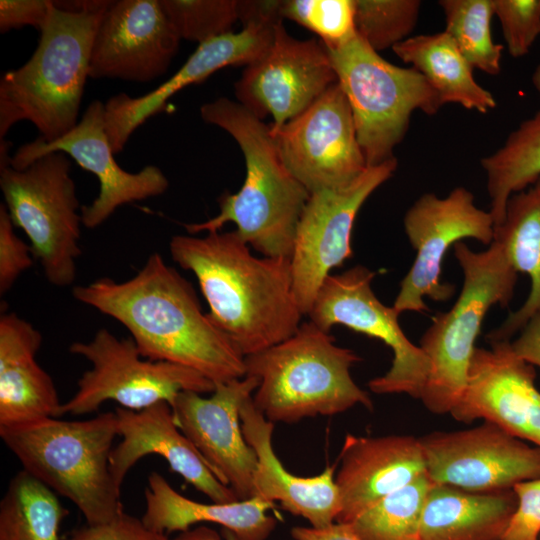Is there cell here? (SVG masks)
I'll list each match as a JSON object with an SVG mask.
<instances>
[{
  "mask_svg": "<svg viewBox=\"0 0 540 540\" xmlns=\"http://www.w3.org/2000/svg\"><path fill=\"white\" fill-rule=\"evenodd\" d=\"M72 293L121 323L146 359L192 368L214 384L246 375L245 357L202 310L192 284L158 252L126 281L103 277Z\"/></svg>",
  "mask_w": 540,
  "mask_h": 540,
  "instance_id": "cell-1",
  "label": "cell"
},
{
  "mask_svg": "<svg viewBox=\"0 0 540 540\" xmlns=\"http://www.w3.org/2000/svg\"><path fill=\"white\" fill-rule=\"evenodd\" d=\"M233 231L175 235L171 258L192 272L209 316L246 357L293 335L302 323L290 258L254 255Z\"/></svg>",
  "mask_w": 540,
  "mask_h": 540,
  "instance_id": "cell-2",
  "label": "cell"
},
{
  "mask_svg": "<svg viewBox=\"0 0 540 540\" xmlns=\"http://www.w3.org/2000/svg\"><path fill=\"white\" fill-rule=\"evenodd\" d=\"M200 113L205 122L222 128L238 143L246 175L236 193L220 196L216 216L186 224L187 232H216L234 223L240 238L261 256L290 258L310 193L281 160L270 125L224 97L204 104Z\"/></svg>",
  "mask_w": 540,
  "mask_h": 540,
  "instance_id": "cell-3",
  "label": "cell"
},
{
  "mask_svg": "<svg viewBox=\"0 0 540 540\" xmlns=\"http://www.w3.org/2000/svg\"><path fill=\"white\" fill-rule=\"evenodd\" d=\"M111 1L53 7L30 59L0 80V139L19 121L31 122L46 142L73 129L89 77L94 37Z\"/></svg>",
  "mask_w": 540,
  "mask_h": 540,
  "instance_id": "cell-4",
  "label": "cell"
},
{
  "mask_svg": "<svg viewBox=\"0 0 540 540\" xmlns=\"http://www.w3.org/2000/svg\"><path fill=\"white\" fill-rule=\"evenodd\" d=\"M5 446L24 471L68 499L87 524L108 522L124 509L110 468L118 434L115 411L86 420L55 417L0 427Z\"/></svg>",
  "mask_w": 540,
  "mask_h": 540,
  "instance_id": "cell-5",
  "label": "cell"
},
{
  "mask_svg": "<svg viewBox=\"0 0 540 540\" xmlns=\"http://www.w3.org/2000/svg\"><path fill=\"white\" fill-rule=\"evenodd\" d=\"M360 360L310 320L287 339L244 358L246 375L259 382L254 405L269 421L287 424L337 415L356 405L371 410L369 394L351 376Z\"/></svg>",
  "mask_w": 540,
  "mask_h": 540,
  "instance_id": "cell-6",
  "label": "cell"
},
{
  "mask_svg": "<svg viewBox=\"0 0 540 540\" xmlns=\"http://www.w3.org/2000/svg\"><path fill=\"white\" fill-rule=\"evenodd\" d=\"M453 249L463 273L461 292L450 310L432 318L419 344L429 363L420 400L439 415L450 414L459 403L483 319L493 305L510 303L517 281L499 242L479 252L461 241Z\"/></svg>",
  "mask_w": 540,
  "mask_h": 540,
  "instance_id": "cell-7",
  "label": "cell"
},
{
  "mask_svg": "<svg viewBox=\"0 0 540 540\" xmlns=\"http://www.w3.org/2000/svg\"><path fill=\"white\" fill-rule=\"evenodd\" d=\"M327 52L367 166L395 158L394 148L405 137L414 111L432 116L443 106L420 72L388 62L357 33Z\"/></svg>",
  "mask_w": 540,
  "mask_h": 540,
  "instance_id": "cell-8",
  "label": "cell"
},
{
  "mask_svg": "<svg viewBox=\"0 0 540 540\" xmlns=\"http://www.w3.org/2000/svg\"><path fill=\"white\" fill-rule=\"evenodd\" d=\"M0 188L15 227L24 231L45 278L57 287L76 279L82 216L71 162L51 152L17 170L0 169Z\"/></svg>",
  "mask_w": 540,
  "mask_h": 540,
  "instance_id": "cell-9",
  "label": "cell"
},
{
  "mask_svg": "<svg viewBox=\"0 0 540 540\" xmlns=\"http://www.w3.org/2000/svg\"><path fill=\"white\" fill-rule=\"evenodd\" d=\"M69 352L89 361L91 369L79 378L74 395L62 403L60 416L93 413L106 401L133 411L163 401L172 407L181 392L205 394L215 389L198 371L146 359L131 338H118L105 328L88 342L72 343Z\"/></svg>",
  "mask_w": 540,
  "mask_h": 540,
  "instance_id": "cell-10",
  "label": "cell"
},
{
  "mask_svg": "<svg viewBox=\"0 0 540 540\" xmlns=\"http://www.w3.org/2000/svg\"><path fill=\"white\" fill-rule=\"evenodd\" d=\"M376 273L356 265L339 274H330L322 283L307 314L326 332L336 325L376 338L393 352L389 370L368 382L376 394H408L420 399L429 363L423 350L403 332L400 313L375 295L371 283Z\"/></svg>",
  "mask_w": 540,
  "mask_h": 540,
  "instance_id": "cell-11",
  "label": "cell"
},
{
  "mask_svg": "<svg viewBox=\"0 0 540 540\" xmlns=\"http://www.w3.org/2000/svg\"><path fill=\"white\" fill-rule=\"evenodd\" d=\"M403 225L416 256L393 304L400 314L427 311L425 297L445 302L453 296L454 286L441 280L442 262L451 246L465 238L490 245L494 238L490 211L478 208L465 187H456L445 197L421 195L406 211Z\"/></svg>",
  "mask_w": 540,
  "mask_h": 540,
  "instance_id": "cell-12",
  "label": "cell"
},
{
  "mask_svg": "<svg viewBox=\"0 0 540 540\" xmlns=\"http://www.w3.org/2000/svg\"><path fill=\"white\" fill-rule=\"evenodd\" d=\"M279 5L275 0L246 2L241 31L198 44L171 78L147 94L130 97L121 93L110 98L105 103V130L113 152L122 151L132 133L161 112L179 90L204 81L226 66H248L262 57L273 41L276 24L283 20Z\"/></svg>",
  "mask_w": 540,
  "mask_h": 540,
  "instance_id": "cell-13",
  "label": "cell"
},
{
  "mask_svg": "<svg viewBox=\"0 0 540 540\" xmlns=\"http://www.w3.org/2000/svg\"><path fill=\"white\" fill-rule=\"evenodd\" d=\"M392 158L367 169L350 185L310 193L299 219L290 257L296 302L307 315L324 280L353 255L351 237L356 216L369 196L392 177Z\"/></svg>",
  "mask_w": 540,
  "mask_h": 540,
  "instance_id": "cell-14",
  "label": "cell"
},
{
  "mask_svg": "<svg viewBox=\"0 0 540 540\" xmlns=\"http://www.w3.org/2000/svg\"><path fill=\"white\" fill-rule=\"evenodd\" d=\"M271 134L284 165L309 193L344 188L368 167L338 82Z\"/></svg>",
  "mask_w": 540,
  "mask_h": 540,
  "instance_id": "cell-15",
  "label": "cell"
},
{
  "mask_svg": "<svg viewBox=\"0 0 540 540\" xmlns=\"http://www.w3.org/2000/svg\"><path fill=\"white\" fill-rule=\"evenodd\" d=\"M419 440L433 484L496 492L540 478V449L489 421L469 429L431 432Z\"/></svg>",
  "mask_w": 540,
  "mask_h": 540,
  "instance_id": "cell-16",
  "label": "cell"
},
{
  "mask_svg": "<svg viewBox=\"0 0 540 540\" xmlns=\"http://www.w3.org/2000/svg\"><path fill=\"white\" fill-rule=\"evenodd\" d=\"M282 21L275 26L269 49L246 66L235 83L237 102L261 120L272 116L271 132L303 112L337 82L323 43L292 37Z\"/></svg>",
  "mask_w": 540,
  "mask_h": 540,
  "instance_id": "cell-17",
  "label": "cell"
},
{
  "mask_svg": "<svg viewBox=\"0 0 540 540\" xmlns=\"http://www.w3.org/2000/svg\"><path fill=\"white\" fill-rule=\"evenodd\" d=\"M51 152H63L83 169L93 173L100 185L98 196L82 206V224L94 229L119 207L163 194L169 181L162 170L147 165L136 173L123 170L114 158L105 130V104L91 102L77 125L60 138L46 142L41 137L19 147L10 166L17 170Z\"/></svg>",
  "mask_w": 540,
  "mask_h": 540,
  "instance_id": "cell-18",
  "label": "cell"
},
{
  "mask_svg": "<svg viewBox=\"0 0 540 540\" xmlns=\"http://www.w3.org/2000/svg\"><path fill=\"white\" fill-rule=\"evenodd\" d=\"M258 379L246 375L215 384L209 397L181 392L172 406L180 430L195 446L215 476L230 487L238 500L254 497L257 466L254 449L245 440L240 409L253 396Z\"/></svg>",
  "mask_w": 540,
  "mask_h": 540,
  "instance_id": "cell-19",
  "label": "cell"
},
{
  "mask_svg": "<svg viewBox=\"0 0 540 540\" xmlns=\"http://www.w3.org/2000/svg\"><path fill=\"white\" fill-rule=\"evenodd\" d=\"M476 347L466 388L450 413L464 423L492 422L540 449V391L532 365L519 358L510 340Z\"/></svg>",
  "mask_w": 540,
  "mask_h": 540,
  "instance_id": "cell-20",
  "label": "cell"
},
{
  "mask_svg": "<svg viewBox=\"0 0 540 540\" xmlns=\"http://www.w3.org/2000/svg\"><path fill=\"white\" fill-rule=\"evenodd\" d=\"M180 40L159 0L111 1L94 37L89 77L152 81L167 72Z\"/></svg>",
  "mask_w": 540,
  "mask_h": 540,
  "instance_id": "cell-21",
  "label": "cell"
},
{
  "mask_svg": "<svg viewBox=\"0 0 540 540\" xmlns=\"http://www.w3.org/2000/svg\"><path fill=\"white\" fill-rule=\"evenodd\" d=\"M114 411L121 441L113 447L110 468L120 486L140 459L154 454L163 457L173 472L206 495L211 502L240 501L233 490L215 476L180 430L169 403L158 402L140 411L122 407H116Z\"/></svg>",
  "mask_w": 540,
  "mask_h": 540,
  "instance_id": "cell-22",
  "label": "cell"
},
{
  "mask_svg": "<svg viewBox=\"0 0 540 540\" xmlns=\"http://www.w3.org/2000/svg\"><path fill=\"white\" fill-rule=\"evenodd\" d=\"M335 482L341 511L337 522L351 523L389 494L426 473L419 438L409 435L364 437L347 434Z\"/></svg>",
  "mask_w": 540,
  "mask_h": 540,
  "instance_id": "cell-23",
  "label": "cell"
},
{
  "mask_svg": "<svg viewBox=\"0 0 540 540\" xmlns=\"http://www.w3.org/2000/svg\"><path fill=\"white\" fill-rule=\"evenodd\" d=\"M252 397L242 404L240 418L245 440L257 456L254 496L280 503L285 511L303 517L312 527H326L336 522L341 511L335 482L336 464L312 477L290 473L273 449L274 423L256 408Z\"/></svg>",
  "mask_w": 540,
  "mask_h": 540,
  "instance_id": "cell-24",
  "label": "cell"
},
{
  "mask_svg": "<svg viewBox=\"0 0 540 540\" xmlns=\"http://www.w3.org/2000/svg\"><path fill=\"white\" fill-rule=\"evenodd\" d=\"M41 333L15 313L0 316V427L60 416L52 377L38 364Z\"/></svg>",
  "mask_w": 540,
  "mask_h": 540,
  "instance_id": "cell-25",
  "label": "cell"
},
{
  "mask_svg": "<svg viewBox=\"0 0 540 540\" xmlns=\"http://www.w3.org/2000/svg\"><path fill=\"white\" fill-rule=\"evenodd\" d=\"M143 522L169 534L184 532L199 523H214L234 540H267L277 526L268 510L275 503L252 497L232 503H202L185 497L158 472L148 476L144 491Z\"/></svg>",
  "mask_w": 540,
  "mask_h": 540,
  "instance_id": "cell-26",
  "label": "cell"
},
{
  "mask_svg": "<svg viewBox=\"0 0 540 540\" xmlns=\"http://www.w3.org/2000/svg\"><path fill=\"white\" fill-rule=\"evenodd\" d=\"M513 491L471 492L433 484L420 523V540H501L515 512Z\"/></svg>",
  "mask_w": 540,
  "mask_h": 540,
  "instance_id": "cell-27",
  "label": "cell"
},
{
  "mask_svg": "<svg viewBox=\"0 0 540 540\" xmlns=\"http://www.w3.org/2000/svg\"><path fill=\"white\" fill-rule=\"evenodd\" d=\"M493 240L501 244L516 272L528 275L531 289L523 305L486 335L488 342L510 340L530 320L540 317V177L510 196Z\"/></svg>",
  "mask_w": 540,
  "mask_h": 540,
  "instance_id": "cell-28",
  "label": "cell"
},
{
  "mask_svg": "<svg viewBox=\"0 0 540 540\" xmlns=\"http://www.w3.org/2000/svg\"><path fill=\"white\" fill-rule=\"evenodd\" d=\"M392 50L427 79L443 105L457 103L483 114L496 108L495 98L476 82L472 66L445 31L410 36Z\"/></svg>",
  "mask_w": 540,
  "mask_h": 540,
  "instance_id": "cell-29",
  "label": "cell"
},
{
  "mask_svg": "<svg viewBox=\"0 0 540 540\" xmlns=\"http://www.w3.org/2000/svg\"><path fill=\"white\" fill-rule=\"evenodd\" d=\"M480 163L486 175L495 228L504 219L510 196L540 177V110L523 121L498 150L483 157Z\"/></svg>",
  "mask_w": 540,
  "mask_h": 540,
  "instance_id": "cell-30",
  "label": "cell"
},
{
  "mask_svg": "<svg viewBox=\"0 0 540 540\" xmlns=\"http://www.w3.org/2000/svg\"><path fill=\"white\" fill-rule=\"evenodd\" d=\"M67 514L56 493L21 470L0 502V540H59Z\"/></svg>",
  "mask_w": 540,
  "mask_h": 540,
  "instance_id": "cell-31",
  "label": "cell"
},
{
  "mask_svg": "<svg viewBox=\"0 0 540 540\" xmlns=\"http://www.w3.org/2000/svg\"><path fill=\"white\" fill-rule=\"evenodd\" d=\"M432 486L425 473L376 502L349 524L363 540H420L422 511Z\"/></svg>",
  "mask_w": 540,
  "mask_h": 540,
  "instance_id": "cell-32",
  "label": "cell"
},
{
  "mask_svg": "<svg viewBox=\"0 0 540 540\" xmlns=\"http://www.w3.org/2000/svg\"><path fill=\"white\" fill-rule=\"evenodd\" d=\"M445 32L472 66L496 76L501 70L503 46L492 40V0H441Z\"/></svg>",
  "mask_w": 540,
  "mask_h": 540,
  "instance_id": "cell-33",
  "label": "cell"
},
{
  "mask_svg": "<svg viewBox=\"0 0 540 540\" xmlns=\"http://www.w3.org/2000/svg\"><path fill=\"white\" fill-rule=\"evenodd\" d=\"M357 34L376 52L410 37L417 24L419 0H354Z\"/></svg>",
  "mask_w": 540,
  "mask_h": 540,
  "instance_id": "cell-34",
  "label": "cell"
},
{
  "mask_svg": "<svg viewBox=\"0 0 540 540\" xmlns=\"http://www.w3.org/2000/svg\"><path fill=\"white\" fill-rule=\"evenodd\" d=\"M180 39L198 44L232 32L239 20L237 0H159Z\"/></svg>",
  "mask_w": 540,
  "mask_h": 540,
  "instance_id": "cell-35",
  "label": "cell"
},
{
  "mask_svg": "<svg viewBox=\"0 0 540 540\" xmlns=\"http://www.w3.org/2000/svg\"><path fill=\"white\" fill-rule=\"evenodd\" d=\"M280 16L307 28L321 39L327 49H334L357 32L354 0H283Z\"/></svg>",
  "mask_w": 540,
  "mask_h": 540,
  "instance_id": "cell-36",
  "label": "cell"
},
{
  "mask_svg": "<svg viewBox=\"0 0 540 540\" xmlns=\"http://www.w3.org/2000/svg\"><path fill=\"white\" fill-rule=\"evenodd\" d=\"M508 53L515 58L529 53L540 35V0H492Z\"/></svg>",
  "mask_w": 540,
  "mask_h": 540,
  "instance_id": "cell-37",
  "label": "cell"
},
{
  "mask_svg": "<svg viewBox=\"0 0 540 540\" xmlns=\"http://www.w3.org/2000/svg\"><path fill=\"white\" fill-rule=\"evenodd\" d=\"M35 261L30 244L15 232L5 204L0 205V295H5Z\"/></svg>",
  "mask_w": 540,
  "mask_h": 540,
  "instance_id": "cell-38",
  "label": "cell"
},
{
  "mask_svg": "<svg viewBox=\"0 0 540 540\" xmlns=\"http://www.w3.org/2000/svg\"><path fill=\"white\" fill-rule=\"evenodd\" d=\"M517 506L501 540H539L540 478L517 483Z\"/></svg>",
  "mask_w": 540,
  "mask_h": 540,
  "instance_id": "cell-39",
  "label": "cell"
},
{
  "mask_svg": "<svg viewBox=\"0 0 540 540\" xmlns=\"http://www.w3.org/2000/svg\"><path fill=\"white\" fill-rule=\"evenodd\" d=\"M66 540H171L166 534L149 528L141 518L124 511L108 522L86 524Z\"/></svg>",
  "mask_w": 540,
  "mask_h": 540,
  "instance_id": "cell-40",
  "label": "cell"
},
{
  "mask_svg": "<svg viewBox=\"0 0 540 540\" xmlns=\"http://www.w3.org/2000/svg\"><path fill=\"white\" fill-rule=\"evenodd\" d=\"M52 7L51 0H1L0 31L6 33L24 26H32L41 31Z\"/></svg>",
  "mask_w": 540,
  "mask_h": 540,
  "instance_id": "cell-41",
  "label": "cell"
},
{
  "mask_svg": "<svg viewBox=\"0 0 540 540\" xmlns=\"http://www.w3.org/2000/svg\"><path fill=\"white\" fill-rule=\"evenodd\" d=\"M291 536L293 540H363L351 524L337 521L321 528L295 526Z\"/></svg>",
  "mask_w": 540,
  "mask_h": 540,
  "instance_id": "cell-42",
  "label": "cell"
},
{
  "mask_svg": "<svg viewBox=\"0 0 540 540\" xmlns=\"http://www.w3.org/2000/svg\"><path fill=\"white\" fill-rule=\"evenodd\" d=\"M511 345L519 358L540 368V317L530 320Z\"/></svg>",
  "mask_w": 540,
  "mask_h": 540,
  "instance_id": "cell-43",
  "label": "cell"
},
{
  "mask_svg": "<svg viewBox=\"0 0 540 540\" xmlns=\"http://www.w3.org/2000/svg\"><path fill=\"white\" fill-rule=\"evenodd\" d=\"M228 536L227 540H234L230 535ZM171 540H221V536L215 529L199 525L187 531L180 532Z\"/></svg>",
  "mask_w": 540,
  "mask_h": 540,
  "instance_id": "cell-44",
  "label": "cell"
},
{
  "mask_svg": "<svg viewBox=\"0 0 540 540\" xmlns=\"http://www.w3.org/2000/svg\"><path fill=\"white\" fill-rule=\"evenodd\" d=\"M532 84L540 96V65H538L532 74Z\"/></svg>",
  "mask_w": 540,
  "mask_h": 540,
  "instance_id": "cell-45",
  "label": "cell"
},
{
  "mask_svg": "<svg viewBox=\"0 0 540 540\" xmlns=\"http://www.w3.org/2000/svg\"><path fill=\"white\" fill-rule=\"evenodd\" d=\"M539 540H540V538H539Z\"/></svg>",
  "mask_w": 540,
  "mask_h": 540,
  "instance_id": "cell-46",
  "label": "cell"
}]
</instances>
